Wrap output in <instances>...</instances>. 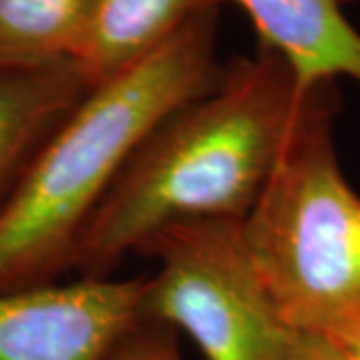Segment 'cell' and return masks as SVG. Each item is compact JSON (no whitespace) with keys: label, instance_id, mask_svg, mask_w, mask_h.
<instances>
[{"label":"cell","instance_id":"30bf717a","mask_svg":"<svg viewBox=\"0 0 360 360\" xmlns=\"http://www.w3.org/2000/svg\"><path fill=\"white\" fill-rule=\"evenodd\" d=\"M115 360H182L176 330L162 324L142 322L124 338L116 350Z\"/></svg>","mask_w":360,"mask_h":360},{"label":"cell","instance_id":"6da1fadb","mask_svg":"<svg viewBox=\"0 0 360 360\" xmlns=\"http://www.w3.org/2000/svg\"><path fill=\"white\" fill-rule=\"evenodd\" d=\"M321 84H302L264 49L222 66L212 89L139 146L82 232L72 270L104 278L168 226L243 222Z\"/></svg>","mask_w":360,"mask_h":360},{"label":"cell","instance_id":"52a82bcc","mask_svg":"<svg viewBox=\"0 0 360 360\" xmlns=\"http://www.w3.org/2000/svg\"><path fill=\"white\" fill-rule=\"evenodd\" d=\"M220 6L222 0H90L68 60L92 89Z\"/></svg>","mask_w":360,"mask_h":360},{"label":"cell","instance_id":"277c9868","mask_svg":"<svg viewBox=\"0 0 360 360\" xmlns=\"http://www.w3.org/2000/svg\"><path fill=\"white\" fill-rule=\"evenodd\" d=\"M142 319L191 336L206 360H288L292 335L246 255L240 222L168 226L141 248Z\"/></svg>","mask_w":360,"mask_h":360},{"label":"cell","instance_id":"8992f818","mask_svg":"<svg viewBox=\"0 0 360 360\" xmlns=\"http://www.w3.org/2000/svg\"><path fill=\"white\" fill-rule=\"evenodd\" d=\"M248 16L258 49L281 56L302 84L350 78L360 86V32L342 6L354 0H222Z\"/></svg>","mask_w":360,"mask_h":360},{"label":"cell","instance_id":"3957f363","mask_svg":"<svg viewBox=\"0 0 360 360\" xmlns=\"http://www.w3.org/2000/svg\"><path fill=\"white\" fill-rule=\"evenodd\" d=\"M336 82L321 84L240 234L281 321L340 342L360 328V194L336 158Z\"/></svg>","mask_w":360,"mask_h":360},{"label":"cell","instance_id":"9c48e42d","mask_svg":"<svg viewBox=\"0 0 360 360\" xmlns=\"http://www.w3.org/2000/svg\"><path fill=\"white\" fill-rule=\"evenodd\" d=\"M90 0H0V66L68 60Z\"/></svg>","mask_w":360,"mask_h":360},{"label":"cell","instance_id":"8fae6325","mask_svg":"<svg viewBox=\"0 0 360 360\" xmlns=\"http://www.w3.org/2000/svg\"><path fill=\"white\" fill-rule=\"evenodd\" d=\"M288 360H354V356L328 336L295 333Z\"/></svg>","mask_w":360,"mask_h":360},{"label":"cell","instance_id":"7a4b0ae2","mask_svg":"<svg viewBox=\"0 0 360 360\" xmlns=\"http://www.w3.org/2000/svg\"><path fill=\"white\" fill-rule=\"evenodd\" d=\"M219 11L89 89L0 208V292L56 283L80 236L148 134L219 80Z\"/></svg>","mask_w":360,"mask_h":360},{"label":"cell","instance_id":"ba28073f","mask_svg":"<svg viewBox=\"0 0 360 360\" xmlns=\"http://www.w3.org/2000/svg\"><path fill=\"white\" fill-rule=\"evenodd\" d=\"M89 84L70 60L0 66V208Z\"/></svg>","mask_w":360,"mask_h":360},{"label":"cell","instance_id":"7c38bea8","mask_svg":"<svg viewBox=\"0 0 360 360\" xmlns=\"http://www.w3.org/2000/svg\"><path fill=\"white\" fill-rule=\"evenodd\" d=\"M338 342V340H336ZM340 345L347 348L348 352L354 356V360H360V328H356L350 336H347L345 340H340Z\"/></svg>","mask_w":360,"mask_h":360},{"label":"cell","instance_id":"5b68a950","mask_svg":"<svg viewBox=\"0 0 360 360\" xmlns=\"http://www.w3.org/2000/svg\"><path fill=\"white\" fill-rule=\"evenodd\" d=\"M144 278H86L0 292V360H115L144 322Z\"/></svg>","mask_w":360,"mask_h":360}]
</instances>
